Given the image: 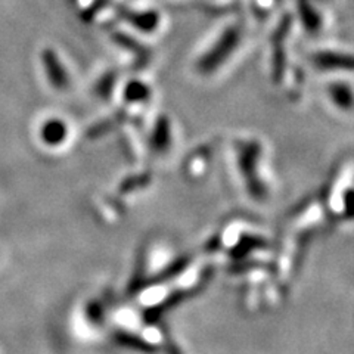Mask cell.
Segmentation results:
<instances>
[{"label":"cell","instance_id":"cell-2","mask_svg":"<svg viewBox=\"0 0 354 354\" xmlns=\"http://www.w3.org/2000/svg\"><path fill=\"white\" fill-rule=\"evenodd\" d=\"M66 136H68V126L61 118L46 120L40 127V138L48 147H59Z\"/></svg>","mask_w":354,"mask_h":354},{"label":"cell","instance_id":"cell-4","mask_svg":"<svg viewBox=\"0 0 354 354\" xmlns=\"http://www.w3.org/2000/svg\"><path fill=\"white\" fill-rule=\"evenodd\" d=\"M73 2H75V0H73Z\"/></svg>","mask_w":354,"mask_h":354},{"label":"cell","instance_id":"cell-3","mask_svg":"<svg viewBox=\"0 0 354 354\" xmlns=\"http://www.w3.org/2000/svg\"><path fill=\"white\" fill-rule=\"evenodd\" d=\"M124 96L127 101H136V99H143L145 97V88H143V86L140 87L139 84H129L126 92H124Z\"/></svg>","mask_w":354,"mask_h":354},{"label":"cell","instance_id":"cell-1","mask_svg":"<svg viewBox=\"0 0 354 354\" xmlns=\"http://www.w3.org/2000/svg\"><path fill=\"white\" fill-rule=\"evenodd\" d=\"M41 65L44 74H46L50 86L57 91H65L70 86V74L64 62L61 61L59 55L55 52L52 48L43 49L41 55Z\"/></svg>","mask_w":354,"mask_h":354}]
</instances>
